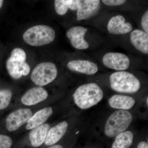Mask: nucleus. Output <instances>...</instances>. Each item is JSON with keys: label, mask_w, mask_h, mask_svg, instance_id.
Masks as SVG:
<instances>
[{"label": "nucleus", "mask_w": 148, "mask_h": 148, "mask_svg": "<svg viewBox=\"0 0 148 148\" xmlns=\"http://www.w3.org/2000/svg\"><path fill=\"white\" fill-rule=\"evenodd\" d=\"M103 96V90L95 83L80 86L73 95L76 105L83 110L90 108L95 106L102 100Z\"/></svg>", "instance_id": "f257e3e1"}, {"label": "nucleus", "mask_w": 148, "mask_h": 148, "mask_svg": "<svg viewBox=\"0 0 148 148\" xmlns=\"http://www.w3.org/2000/svg\"><path fill=\"white\" fill-rule=\"evenodd\" d=\"M110 81L111 88L121 93H135L141 87L138 78L133 74L124 71L113 73L110 76Z\"/></svg>", "instance_id": "f03ea898"}, {"label": "nucleus", "mask_w": 148, "mask_h": 148, "mask_svg": "<svg viewBox=\"0 0 148 148\" xmlns=\"http://www.w3.org/2000/svg\"><path fill=\"white\" fill-rule=\"evenodd\" d=\"M131 114L127 110H118L113 113L106 122L105 133L109 138L116 137L124 132L131 124Z\"/></svg>", "instance_id": "7ed1b4c3"}, {"label": "nucleus", "mask_w": 148, "mask_h": 148, "mask_svg": "<svg viewBox=\"0 0 148 148\" xmlns=\"http://www.w3.org/2000/svg\"><path fill=\"white\" fill-rule=\"evenodd\" d=\"M55 31L51 27L45 25H37L29 28L24 33L23 40L33 46H41L49 44L55 39Z\"/></svg>", "instance_id": "20e7f679"}, {"label": "nucleus", "mask_w": 148, "mask_h": 148, "mask_svg": "<svg viewBox=\"0 0 148 148\" xmlns=\"http://www.w3.org/2000/svg\"><path fill=\"white\" fill-rule=\"evenodd\" d=\"M27 55L23 49H14L6 62V69L12 78L20 79L22 76H27L30 71V66L26 62Z\"/></svg>", "instance_id": "39448f33"}, {"label": "nucleus", "mask_w": 148, "mask_h": 148, "mask_svg": "<svg viewBox=\"0 0 148 148\" xmlns=\"http://www.w3.org/2000/svg\"><path fill=\"white\" fill-rule=\"evenodd\" d=\"M58 75L55 64L51 62H43L37 65L33 70L31 79L40 87L52 82Z\"/></svg>", "instance_id": "423d86ee"}, {"label": "nucleus", "mask_w": 148, "mask_h": 148, "mask_svg": "<svg viewBox=\"0 0 148 148\" xmlns=\"http://www.w3.org/2000/svg\"><path fill=\"white\" fill-rule=\"evenodd\" d=\"M102 61L107 68L119 71L127 70L130 65L129 57L124 53L119 52L106 53L103 56Z\"/></svg>", "instance_id": "0eeeda50"}, {"label": "nucleus", "mask_w": 148, "mask_h": 148, "mask_svg": "<svg viewBox=\"0 0 148 148\" xmlns=\"http://www.w3.org/2000/svg\"><path fill=\"white\" fill-rule=\"evenodd\" d=\"M32 116L30 109H19L10 114L6 119V126L10 132H13L18 129L28 122Z\"/></svg>", "instance_id": "6e6552de"}, {"label": "nucleus", "mask_w": 148, "mask_h": 148, "mask_svg": "<svg viewBox=\"0 0 148 148\" xmlns=\"http://www.w3.org/2000/svg\"><path fill=\"white\" fill-rule=\"evenodd\" d=\"M87 32L88 29L85 27L75 26L69 29L66 35L73 47L79 50H85L89 47V44L84 39Z\"/></svg>", "instance_id": "1a4fd4ad"}, {"label": "nucleus", "mask_w": 148, "mask_h": 148, "mask_svg": "<svg viewBox=\"0 0 148 148\" xmlns=\"http://www.w3.org/2000/svg\"><path fill=\"white\" fill-rule=\"evenodd\" d=\"M132 24L126 22L125 18L121 15L113 16L110 19L107 25L109 34L112 35H122L132 32Z\"/></svg>", "instance_id": "9d476101"}, {"label": "nucleus", "mask_w": 148, "mask_h": 148, "mask_svg": "<svg viewBox=\"0 0 148 148\" xmlns=\"http://www.w3.org/2000/svg\"><path fill=\"white\" fill-rule=\"evenodd\" d=\"M100 2L98 0L79 1L77 10V20H85L91 17L99 7Z\"/></svg>", "instance_id": "9b49d317"}, {"label": "nucleus", "mask_w": 148, "mask_h": 148, "mask_svg": "<svg viewBox=\"0 0 148 148\" xmlns=\"http://www.w3.org/2000/svg\"><path fill=\"white\" fill-rule=\"evenodd\" d=\"M48 94L42 87H36L29 89L22 96L21 101L24 105L32 106L45 100Z\"/></svg>", "instance_id": "f8f14e48"}, {"label": "nucleus", "mask_w": 148, "mask_h": 148, "mask_svg": "<svg viewBox=\"0 0 148 148\" xmlns=\"http://www.w3.org/2000/svg\"><path fill=\"white\" fill-rule=\"evenodd\" d=\"M68 68L72 71L87 75H94L98 71V66L92 61L86 60H75L67 64Z\"/></svg>", "instance_id": "ddd939ff"}, {"label": "nucleus", "mask_w": 148, "mask_h": 148, "mask_svg": "<svg viewBox=\"0 0 148 148\" xmlns=\"http://www.w3.org/2000/svg\"><path fill=\"white\" fill-rule=\"evenodd\" d=\"M130 40L136 49L142 53L148 54V34L143 30L135 29L130 33Z\"/></svg>", "instance_id": "4468645a"}, {"label": "nucleus", "mask_w": 148, "mask_h": 148, "mask_svg": "<svg viewBox=\"0 0 148 148\" xmlns=\"http://www.w3.org/2000/svg\"><path fill=\"white\" fill-rule=\"evenodd\" d=\"M50 129L48 124H43L33 129L29 134V138L32 145L38 147L45 142L47 133Z\"/></svg>", "instance_id": "2eb2a0df"}, {"label": "nucleus", "mask_w": 148, "mask_h": 148, "mask_svg": "<svg viewBox=\"0 0 148 148\" xmlns=\"http://www.w3.org/2000/svg\"><path fill=\"white\" fill-rule=\"evenodd\" d=\"M68 127V123L64 121L50 128L45 142V145L51 146L57 143L65 135Z\"/></svg>", "instance_id": "dca6fc26"}, {"label": "nucleus", "mask_w": 148, "mask_h": 148, "mask_svg": "<svg viewBox=\"0 0 148 148\" xmlns=\"http://www.w3.org/2000/svg\"><path fill=\"white\" fill-rule=\"evenodd\" d=\"M53 113L51 108L42 109L32 115L27 122L26 129L31 130L43 124Z\"/></svg>", "instance_id": "f3484780"}, {"label": "nucleus", "mask_w": 148, "mask_h": 148, "mask_svg": "<svg viewBox=\"0 0 148 148\" xmlns=\"http://www.w3.org/2000/svg\"><path fill=\"white\" fill-rule=\"evenodd\" d=\"M135 103V99L131 96L123 95H114L109 101L111 108L119 110H127L132 108Z\"/></svg>", "instance_id": "a211bd4d"}, {"label": "nucleus", "mask_w": 148, "mask_h": 148, "mask_svg": "<svg viewBox=\"0 0 148 148\" xmlns=\"http://www.w3.org/2000/svg\"><path fill=\"white\" fill-rule=\"evenodd\" d=\"M79 2L78 0H56L54 1L56 12L58 15H64L69 9L77 10Z\"/></svg>", "instance_id": "6ab92c4d"}, {"label": "nucleus", "mask_w": 148, "mask_h": 148, "mask_svg": "<svg viewBox=\"0 0 148 148\" xmlns=\"http://www.w3.org/2000/svg\"><path fill=\"white\" fill-rule=\"evenodd\" d=\"M133 141V133L130 131H124L116 136L112 148H129Z\"/></svg>", "instance_id": "aec40b11"}, {"label": "nucleus", "mask_w": 148, "mask_h": 148, "mask_svg": "<svg viewBox=\"0 0 148 148\" xmlns=\"http://www.w3.org/2000/svg\"><path fill=\"white\" fill-rule=\"evenodd\" d=\"M12 95V91L8 89L0 90V110L5 108L8 106Z\"/></svg>", "instance_id": "412c9836"}, {"label": "nucleus", "mask_w": 148, "mask_h": 148, "mask_svg": "<svg viewBox=\"0 0 148 148\" xmlns=\"http://www.w3.org/2000/svg\"><path fill=\"white\" fill-rule=\"evenodd\" d=\"M12 141L10 137L7 135H0V148H10Z\"/></svg>", "instance_id": "4be33fe9"}, {"label": "nucleus", "mask_w": 148, "mask_h": 148, "mask_svg": "<svg viewBox=\"0 0 148 148\" xmlns=\"http://www.w3.org/2000/svg\"><path fill=\"white\" fill-rule=\"evenodd\" d=\"M104 4L109 6H117L124 4L126 1L125 0H103L101 1Z\"/></svg>", "instance_id": "5701e85b"}, {"label": "nucleus", "mask_w": 148, "mask_h": 148, "mask_svg": "<svg viewBox=\"0 0 148 148\" xmlns=\"http://www.w3.org/2000/svg\"><path fill=\"white\" fill-rule=\"evenodd\" d=\"M141 26L143 31L148 34V10L146 11L141 18Z\"/></svg>", "instance_id": "b1692460"}, {"label": "nucleus", "mask_w": 148, "mask_h": 148, "mask_svg": "<svg viewBox=\"0 0 148 148\" xmlns=\"http://www.w3.org/2000/svg\"><path fill=\"white\" fill-rule=\"evenodd\" d=\"M137 148H148V143L145 142H141L138 144Z\"/></svg>", "instance_id": "393cba45"}, {"label": "nucleus", "mask_w": 148, "mask_h": 148, "mask_svg": "<svg viewBox=\"0 0 148 148\" xmlns=\"http://www.w3.org/2000/svg\"><path fill=\"white\" fill-rule=\"evenodd\" d=\"M48 148H63L62 146L60 145H54L51 146V147Z\"/></svg>", "instance_id": "a878e982"}, {"label": "nucleus", "mask_w": 148, "mask_h": 148, "mask_svg": "<svg viewBox=\"0 0 148 148\" xmlns=\"http://www.w3.org/2000/svg\"><path fill=\"white\" fill-rule=\"evenodd\" d=\"M3 3V1L0 0V9H1V8L2 6Z\"/></svg>", "instance_id": "bb28decb"}, {"label": "nucleus", "mask_w": 148, "mask_h": 148, "mask_svg": "<svg viewBox=\"0 0 148 148\" xmlns=\"http://www.w3.org/2000/svg\"><path fill=\"white\" fill-rule=\"evenodd\" d=\"M146 103H147V105H148V97L147 98V101H146Z\"/></svg>", "instance_id": "cd10ccee"}]
</instances>
